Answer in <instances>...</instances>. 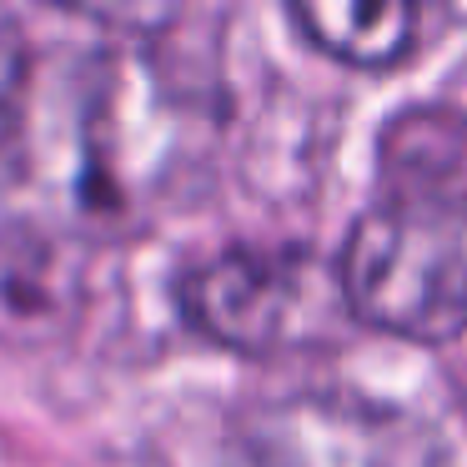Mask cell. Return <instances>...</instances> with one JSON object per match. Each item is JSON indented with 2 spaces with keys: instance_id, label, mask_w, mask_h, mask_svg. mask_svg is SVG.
<instances>
[{
  "instance_id": "obj_5",
  "label": "cell",
  "mask_w": 467,
  "mask_h": 467,
  "mask_svg": "<svg viewBox=\"0 0 467 467\" xmlns=\"http://www.w3.org/2000/svg\"><path fill=\"white\" fill-rule=\"evenodd\" d=\"M31 41L16 16L0 11V182L21 176L26 126H31Z\"/></svg>"
},
{
  "instance_id": "obj_4",
  "label": "cell",
  "mask_w": 467,
  "mask_h": 467,
  "mask_svg": "<svg viewBox=\"0 0 467 467\" xmlns=\"http://www.w3.org/2000/svg\"><path fill=\"white\" fill-rule=\"evenodd\" d=\"M292 21L312 36L322 51L342 56L352 66H392L417 46V26L422 11L412 5H296Z\"/></svg>"
},
{
  "instance_id": "obj_2",
  "label": "cell",
  "mask_w": 467,
  "mask_h": 467,
  "mask_svg": "<svg viewBox=\"0 0 467 467\" xmlns=\"http://www.w3.org/2000/svg\"><path fill=\"white\" fill-rule=\"evenodd\" d=\"M186 322L246 357L332 347L357 322L342 266L302 242H236L202 256L176 286Z\"/></svg>"
},
{
  "instance_id": "obj_3",
  "label": "cell",
  "mask_w": 467,
  "mask_h": 467,
  "mask_svg": "<svg viewBox=\"0 0 467 467\" xmlns=\"http://www.w3.org/2000/svg\"><path fill=\"white\" fill-rule=\"evenodd\" d=\"M222 467H447V452L402 407L302 392L246 412L226 437Z\"/></svg>"
},
{
  "instance_id": "obj_1",
  "label": "cell",
  "mask_w": 467,
  "mask_h": 467,
  "mask_svg": "<svg viewBox=\"0 0 467 467\" xmlns=\"http://www.w3.org/2000/svg\"><path fill=\"white\" fill-rule=\"evenodd\" d=\"M357 322L412 342L467 327V131L457 116H402L337 256Z\"/></svg>"
}]
</instances>
